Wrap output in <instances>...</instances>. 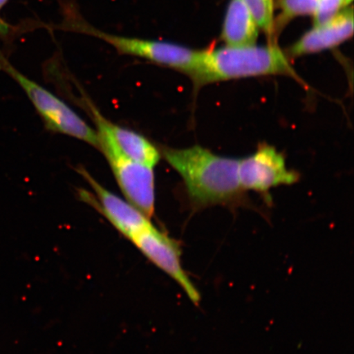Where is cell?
Instances as JSON below:
<instances>
[{
  "mask_svg": "<svg viewBox=\"0 0 354 354\" xmlns=\"http://www.w3.org/2000/svg\"><path fill=\"white\" fill-rule=\"evenodd\" d=\"M353 0H318L314 17V26L322 25L330 21L339 12L348 7Z\"/></svg>",
  "mask_w": 354,
  "mask_h": 354,
  "instance_id": "5bb4252c",
  "label": "cell"
},
{
  "mask_svg": "<svg viewBox=\"0 0 354 354\" xmlns=\"http://www.w3.org/2000/svg\"><path fill=\"white\" fill-rule=\"evenodd\" d=\"M8 1H10V0H0V10L6 6Z\"/></svg>",
  "mask_w": 354,
  "mask_h": 354,
  "instance_id": "2e32d148",
  "label": "cell"
},
{
  "mask_svg": "<svg viewBox=\"0 0 354 354\" xmlns=\"http://www.w3.org/2000/svg\"><path fill=\"white\" fill-rule=\"evenodd\" d=\"M288 76L299 79L290 57L276 43L258 46H228L205 50L203 85L264 76Z\"/></svg>",
  "mask_w": 354,
  "mask_h": 354,
  "instance_id": "3957f363",
  "label": "cell"
},
{
  "mask_svg": "<svg viewBox=\"0 0 354 354\" xmlns=\"http://www.w3.org/2000/svg\"><path fill=\"white\" fill-rule=\"evenodd\" d=\"M97 131L105 133L120 152L131 160L154 167L162 158L160 150L146 137L105 118L88 100H84Z\"/></svg>",
  "mask_w": 354,
  "mask_h": 354,
  "instance_id": "9c48e42d",
  "label": "cell"
},
{
  "mask_svg": "<svg viewBox=\"0 0 354 354\" xmlns=\"http://www.w3.org/2000/svg\"><path fill=\"white\" fill-rule=\"evenodd\" d=\"M160 152L183 178L194 206L231 205L242 198L245 190L239 180V159L220 156L198 145L162 147Z\"/></svg>",
  "mask_w": 354,
  "mask_h": 354,
  "instance_id": "6da1fadb",
  "label": "cell"
},
{
  "mask_svg": "<svg viewBox=\"0 0 354 354\" xmlns=\"http://www.w3.org/2000/svg\"><path fill=\"white\" fill-rule=\"evenodd\" d=\"M62 21L55 29L90 35L110 44L120 55L140 57L187 75L196 90L203 86L205 50L158 39L123 37L104 32L88 24L72 1L62 4Z\"/></svg>",
  "mask_w": 354,
  "mask_h": 354,
  "instance_id": "7a4b0ae2",
  "label": "cell"
},
{
  "mask_svg": "<svg viewBox=\"0 0 354 354\" xmlns=\"http://www.w3.org/2000/svg\"><path fill=\"white\" fill-rule=\"evenodd\" d=\"M131 241L151 263L174 279L194 304H198L201 294L181 267L179 243L153 225L133 237Z\"/></svg>",
  "mask_w": 354,
  "mask_h": 354,
  "instance_id": "ba28073f",
  "label": "cell"
},
{
  "mask_svg": "<svg viewBox=\"0 0 354 354\" xmlns=\"http://www.w3.org/2000/svg\"><path fill=\"white\" fill-rule=\"evenodd\" d=\"M353 8H345L330 21L314 26L288 50L286 55L297 57L339 46L353 37Z\"/></svg>",
  "mask_w": 354,
  "mask_h": 354,
  "instance_id": "30bf717a",
  "label": "cell"
},
{
  "mask_svg": "<svg viewBox=\"0 0 354 354\" xmlns=\"http://www.w3.org/2000/svg\"><path fill=\"white\" fill-rule=\"evenodd\" d=\"M243 2L253 15L259 28L262 29L269 38L275 39V35H274L275 4L273 0H243Z\"/></svg>",
  "mask_w": 354,
  "mask_h": 354,
  "instance_id": "4fadbf2b",
  "label": "cell"
},
{
  "mask_svg": "<svg viewBox=\"0 0 354 354\" xmlns=\"http://www.w3.org/2000/svg\"><path fill=\"white\" fill-rule=\"evenodd\" d=\"M16 30V26L10 25L0 17V37L3 39L10 38L15 34Z\"/></svg>",
  "mask_w": 354,
  "mask_h": 354,
  "instance_id": "9a60e30c",
  "label": "cell"
},
{
  "mask_svg": "<svg viewBox=\"0 0 354 354\" xmlns=\"http://www.w3.org/2000/svg\"><path fill=\"white\" fill-rule=\"evenodd\" d=\"M99 149L107 159L111 170L126 201L151 219L155 209L153 167L124 156L109 136L96 131Z\"/></svg>",
  "mask_w": 354,
  "mask_h": 354,
  "instance_id": "5b68a950",
  "label": "cell"
},
{
  "mask_svg": "<svg viewBox=\"0 0 354 354\" xmlns=\"http://www.w3.org/2000/svg\"><path fill=\"white\" fill-rule=\"evenodd\" d=\"M259 26L243 0H231L221 32V39L228 46L255 44Z\"/></svg>",
  "mask_w": 354,
  "mask_h": 354,
  "instance_id": "8fae6325",
  "label": "cell"
},
{
  "mask_svg": "<svg viewBox=\"0 0 354 354\" xmlns=\"http://www.w3.org/2000/svg\"><path fill=\"white\" fill-rule=\"evenodd\" d=\"M0 70L19 84L32 102L48 131L73 137L99 149L96 131L64 101L17 70L0 51Z\"/></svg>",
  "mask_w": 354,
  "mask_h": 354,
  "instance_id": "277c9868",
  "label": "cell"
},
{
  "mask_svg": "<svg viewBox=\"0 0 354 354\" xmlns=\"http://www.w3.org/2000/svg\"><path fill=\"white\" fill-rule=\"evenodd\" d=\"M77 171L94 192L82 190L80 192V197L103 214L124 236L131 241L153 225L151 219L131 203L104 187L85 168L79 167Z\"/></svg>",
  "mask_w": 354,
  "mask_h": 354,
  "instance_id": "52a82bcc",
  "label": "cell"
},
{
  "mask_svg": "<svg viewBox=\"0 0 354 354\" xmlns=\"http://www.w3.org/2000/svg\"><path fill=\"white\" fill-rule=\"evenodd\" d=\"M239 180L243 190L268 194L269 190L297 183V172L288 169L285 157L269 145H260L257 151L239 159Z\"/></svg>",
  "mask_w": 354,
  "mask_h": 354,
  "instance_id": "8992f818",
  "label": "cell"
},
{
  "mask_svg": "<svg viewBox=\"0 0 354 354\" xmlns=\"http://www.w3.org/2000/svg\"><path fill=\"white\" fill-rule=\"evenodd\" d=\"M318 0H277V7L280 13L275 19L274 35L280 33L291 20L296 17L313 16L315 15Z\"/></svg>",
  "mask_w": 354,
  "mask_h": 354,
  "instance_id": "7c38bea8",
  "label": "cell"
}]
</instances>
